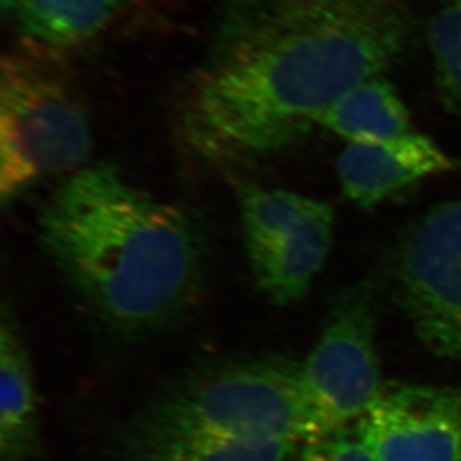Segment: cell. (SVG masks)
I'll return each instance as SVG.
<instances>
[{"instance_id":"cell-1","label":"cell","mask_w":461,"mask_h":461,"mask_svg":"<svg viewBox=\"0 0 461 461\" xmlns=\"http://www.w3.org/2000/svg\"><path fill=\"white\" fill-rule=\"evenodd\" d=\"M413 31L408 0H213L208 44L175 104L179 144L224 169L281 153L396 65Z\"/></svg>"},{"instance_id":"cell-2","label":"cell","mask_w":461,"mask_h":461,"mask_svg":"<svg viewBox=\"0 0 461 461\" xmlns=\"http://www.w3.org/2000/svg\"><path fill=\"white\" fill-rule=\"evenodd\" d=\"M38 238L88 308L131 338L179 321L205 287L209 244L201 222L108 161L57 184L38 215Z\"/></svg>"},{"instance_id":"cell-3","label":"cell","mask_w":461,"mask_h":461,"mask_svg":"<svg viewBox=\"0 0 461 461\" xmlns=\"http://www.w3.org/2000/svg\"><path fill=\"white\" fill-rule=\"evenodd\" d=\"M129 424L297 445L317 438L301 363L275 354L222 358L190 370L154 394Z\"/></svg>"},{"instance_id":"cell-4","label":"cell","mask_w":461,"mask_h":461,"mask_svg":"<svg viewBox=\"0 0 461 461\" xmlns=\"http://www.w3.org/2000/svg\"><path fill=\"white\" fill-rule=\"evenodd\" d=\"M60 54L22 42L0 65V197L84 167L92 149L87 106Z\"/></svg>"},{"instance_id":"cell-5","label":"cell","mask_w":461,"mask_h":461,"mask_svg":"<svg viewBox=\"0 0 461 461\" xmlns=\"http://www.w3.org/2000/svg\"><path fill=\"white\" fill-rule=\"evenodd\" d=\"M236 193L257 285L275 305L301 301L330 251L333 208L305 194L249 181L236 184Z\"/></svg>"},{"instance_id":"cell-6","label":"cell","mask_w":461,"mask_h":461,"mask_svg":"<svg viewBox=\"0 0 461 461\" xmlns=\"http://www.w3.org/2000/svg\"><path fill=\"white\" fill-rule=\"evenodd\" d=\"M375 335L369 285L347 288L336 297L321 338L301 363L315 440L357 422L383 393Z\"/></svg>"},{"instance_id":"cell-7","label":"cell","mask_w":461,"mask_h":461,"mask_svg":"<svg viewBox=\"0 0 461 461\" xmlns=\"http://www.w3.org/2000/svg\"><path fill=\"white\" fill-rule=\"evenodd\" d=\"M397 294L418 339L461 358V199L429 211L408 231L396 263Z\"/></svg>"},{"instance_id":"cell-8","label":"cell","mask_w":461,"mask_h":461,"mask_svg":"<svg viewBox=\"0 0 461 461\" xmlns=\"http://www.w3.org/2000/svg\"><path fill=\"white\" fill-rule=\"evenodd\" d=\"M356 424L376 461H461V392L454 388L383 390Z\"/></svg>"},{"instance_id":"cell-9","label":"cell","mask_w":461,"mask_h":461,"mask_svg":"<svg viewBox=\"0 0 461 461\" xmlns=\"http://www.w3.org/2000/svg\"><path fill=\"white\" fill-rule=\"evenodd\" d=\"M460 169L458 158L418 131L384 142L348 144L336 161L344 196L363 209L381 205L422 179Z\"/></svg>"},{"instance_id":"cell-10","label":"cell","mask_w":461,"mask_h":461,"mask_svg":"<svg viewBox=\"0 0 461 461\" xmlns=\"http://www.w3.org/2000/svg\"><path fill=\"white\" fill-rule=\"evenodd\" d=\"M44 449L31 354L6 303L0 315V461H31Z\"/></svg>"},{"instance_id":"cell-11","label":"cell","mask_w":461,"mask_h":461,"mask_svg":"<svg viewBox=\"0 0 461 461\" xmlns=\"http://www.w3.org/2000/svg\"><path fill=\"white\" fill-rule=\"evenodd\" d=\"M147 0H24L13 14L22 42L61 52L118 26Z\"/></svg>"},{"instance_id":"cell-12","label":"cell","mask_w":461,"mask_h":461,"mask_svg":"<svg viewBox=\"0 0 461 461\" xmlns=\"http://www.w3.org/2000/svg\"><path fill=\"white\" fill-rule=\"evenodd\" d=\"M301 445L275 440L149 430L127 424L115 442V461H292Z\"/></svg>"},{"instance_id":"cell-13","label":"cell","mask_w":461,"mask_h":461,"mask_svg":"<svg viewBox=\"0 0 461 461\" xmlns=\"http://www.w3.org/2000/svg\"><path fill=\"white\" fill-rule=\"evenodd\" d=\"M320 127L348 144L384 142L415 131L410 109L383 77L367 79L347 93L324 113Z\"/></svg>"},{"instance_id":"cell-14","label":"cell","mask_w":461,"mask_h":461,"mask_svg":"<svg viewBox=\"0 0 461 461\" xmlns=\"http://www.w3.org/2000/svg\"><path fill=\"white\" fill-rule=\"evenodd\" d=\"M426 35L440 104L461 118V0H445L429 22Z\"/></svg>"},{"instance_id":"cell-15","label":"cell","mask_w":461,"mask_h":461,"mask_svg":"<svg viewBox=\"0 0 461 461\" xmlns=\"http://www.w3.org/2000/svg\"><path fill=\"white\" fill-rule=\"evenodd\" d=\"M301 461H376L357 436L344 431L302 445Z\"/></svg>"},{"instance_id":"cell-16","label":"cell","mask_w":461,"mask_h":461,"mask_svg":"<svg viewBox=\"0 0 461 461\" xmlns=\"http://www.w3.org/2000/svg\"><path fill=\"white\" fill-rule=\"evenodd\" d=\"M23 2H24V0H0L2 14H4V15H13Z\"/></svg>"}]
</instances>
